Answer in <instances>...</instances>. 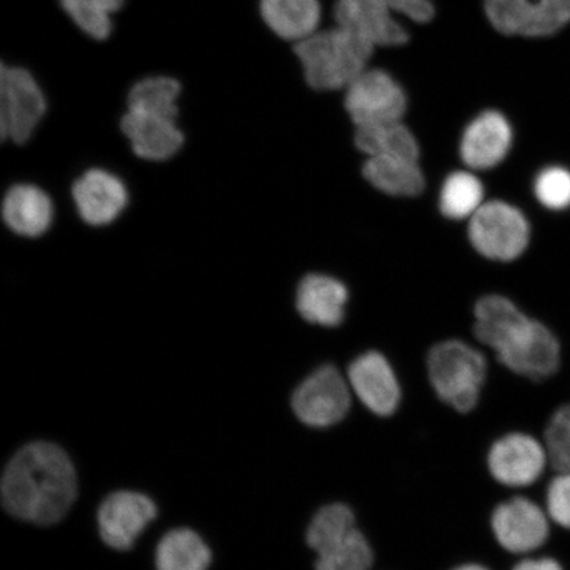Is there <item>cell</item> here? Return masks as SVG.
I'll return each instance as SVG.
<instances>
[{
	"label": "cell",
	"instance_id": "1",
	"mask_svg": "<svg viewBox=\"0 0 570 570\" xmlns=\"http://www.w3.org/2000/svg\"><path fill=\"white\" fill-rule=\"evenodd\" d=\"M474 338L489 348L505 373L534 384L558 374V338L537 320L525 316L508 297L481 298L474 309Z\"/></svg>",
	"mask_w": 570,
	"mask_h": 570
},
{
	"label": "cell",
	"instance_id": "2",
	"mask_svg": "<svg viewBox=\"0 0 570 570\" xmlns=\"http://www.w3.org/2000/svg\"><path fill=\"white\" fill-rule=\"evenodd\" d=\"M0 491L11 517L52 525L67 517L76 501V469L60 446L38 441L13 455L4 469Z\"/></svg>",
	"mask_w": 570,
	"mask_h": 570
},
{
	"label": "cell",
	"instance_id": "3",
	"mask_svg": "<svg viewBox=\"0 0 570 570\" xmlns=\"http://www.w3.org/2000/svg\"><path fill=\"white\" fill-rule=\"evenodd\" d=\"M491 372L488 355L461 338L434 342L424 358L425 380L432 394L459 415H470L480 407Z\"/></svg>",
	"mask_w": 570,
	"mask_h": 570
},
{
	"label": "cell",
	"instance_id": "4",
	"mask_svg": "<svg viewBox=\"0 0 570 570\" xmlns=\"http://www.w3.org/2000/svg\"><path fill=\"white\" fill-rule=\"evenodd\" d=\"M374 49L372 42L337 24L296 42L295 53L309 87L326 91L346 89L367 69Z\"/></svg>",
	"mask_w": 570,
	"mask_h": 570
},
{
	"label": "cell",
	"instance_id": "5",
	"mask_svg": "<svg viewBox=\"0 0 570 570\" xmlns=\"http://www.w3.org/2000/svg\"><path fill=\"white\" fill-rule=\"evenodd\" d=\"M291 415L305 430L327 432L347 422L356 409L345 368L336 362H321L292 389Z\"/></svg>",
	"mask_w": 570,
	"mask_h": 570
},
{
	"label": "cell",
	"instance_id": "6",
	"mask_svg": "<svg viewBox=\"0 0 570 570\" xmlns=\"http://www.w3.org/2000/svg\"><path fill=\"white\" fill-rule=\"evenodd\" d=\"M548 465L550 460L543 441L519 428L499 433L484 453L489 479L505 493H519L534 487Z\"/></svg>",
	"mask_w": 570,
	"mask_h": 570
},
{
	"label": "cell",
	"instance_id": "7",
	"mask_svg": "<svg viewBox=\"0 0 570 570\" xmlns=\"http://www.w3.org/2000/svg\"><path fill=\"white\" fill-rule=\"evenodd\" d=\"M489 531L499 550L519 559L537 553L548 543L551 519L544 505L529 495L508 493L491 508Z\"/></svg>",
	"mask_w": 570,
	"mask_h": 570
},
{
	"label": "cell",
	"instance_id": "8",
	"mask_svg": "<svg viewBox=\"0 0 570 570\" xmlns=\"http://www.w3.org/2000/svg\"><path fill=\"white\" fill-rule=\"evenodd\" d=\"M344 368L361 410L380 420H390L401 412L405 399L404 382L387 354L368 348L354 355Z\"/></svg>",
	"mask_w": 570,
	"mask_h": 570
},
{
	"label": "cell",
	"instance_id": "9",
	"mask_svg": "<svg viewBox=\"0 0 570 570\" xmlns=\"http://www.w3.org/2000/svg\"><path fill=\"white\" fill-rule=\"evenodd\" d=\"M47 98L30 70L0 69V135L13 145H26L46 117Z\"/></svg>",
	"mask_w": 570,
	"mask_h": 570
},
{
	"label": "cell",
	"instance_id": "10",
	"mask_svg": "<svg viewBox=\"0 0 570 570\" xmlns=\"http://www.w3.org/2000/svg\"><path fill=\"white\" fill-rule=\"evenodd\" d=\"M469 239L484 258L514 261L530 244L529 220L515 206L494 199L470 218Z\"/></svg>",
	"mask_w": 570,
	"mask_h": 570
},
{
	"label": "cell",
	"instance_id": "11",
	"mask_svg": "<svg viewBox=\"0 0 570 570\" xmlns=\"http://www.w3.org/2000/svg\"><path fill=\"white\" fill-rule=\"evenodd\" d=\"M345 107L355 127L396 122L407 110V96L387 71L366 69L346 88Z\"/></svg>",
	"mask_w": 570,
	"mask_h": 570
},
{
	"label": "cell",
	"instance_id": "12",
	"mask_svg": "<svg viewBox=\"0 0 570 570\" xmlns=\"http://www.w3.org/2000/svg\"><path fill=\"white\" fill-rule=\"evenodd\" d=\"M484 11L498 32L546 38L570 21V0H484Z\"/></svg>",
	"mask_w": 570,
	"mask_h": 570
},
{
	"label": "cell",
	"instance_id": "13",
	"mask_svg": "<svg viewBox=\"0 0 570 570\" xmlns=\"http://www.w3.org/2000/svg\"><path fill=\"white\" fill-rule=\"evenodd\" d=\"M156 515L158 509L153 499L135 491H117L99 508V534L112 550L128 551Z\"/></svg>",
	"mask_w": 570,
	"mask_h": 570
},
{
	"label": "cell",
	"instance_id": "14",
	"mask_svg": "<svg viewBox=\"0 0 570 570\" xmlns=\"http://www.w3.org/2000/svg\"><path fill=\"white\" fill-rule=\"evenodd\" d=\"M71 198L85 224L104 227L116 223L128 205L122 178L102 168H91L76 178Z\"/></svg>",
	"mask_w": 570,
	"mask_h": 570
},
{
	"label": "cell",
	"instance_id": "15",
	"mask_svg": "<svg viewBox=\"0 0 570 570\" xmlns=\"http://www.w3.org/2000/svg\"><path fill=\"white\" fill-rule=\"evenodd\" d=\"M386 0H337L334 18L376 47H401L410 35Z\"/></svg>",
	"mask_w": 570,
	"mask_h": 570
},
{
	"label": "cell",
	"instance_id": "16",
	"mask_svg": "<svg viewBox=\"0 0 570 570\" xmlns=\"http://www.w3.org/2000/svg\"><path fill=\"white\" fill-rule=\"evenodd\" d=\"M120 131L130 142L132 153L147 161L173 159L184 146L185 135L177 119L128 110L120 119Z\"/></svg>",
	"mask_w": 570,
	"mask_h": 570
},
{
	"label": "cell",
	"instance_id": "17",
	"mask_svg": "<svg viewBox=\"0 0 570 570\" xmlns=\"http://www.w3.org/2000/svg\"><path fill=\"white\" fill-rule=\"evenodd\" d=\"M512 145V128L503 114H480L462 135L460 154L463 163L475 170L491 169L503 161Z\"/></svg>",
	"mask_w": 570,
	"mask_h": 570
},
{
	"label": "cell",
	"instance_id": "18",
	"mask_svg": "<svg viewBox=\"0 0 570 570\" xmlns=\"http://www.w3.org/2000/svg\"><path fill=\"white\" fill-rule=\"evenodd\" d=\"M313 570H375L377 554L362 524L347 527L309 548Z\"/></svg>",
	"mask_w": 570,
	"mask_h": 570
},
{
	"label": "cell",
	"instance_id": "19",
	"mask_svg": "<svg viewBox=\"0 0 570 570\" xmlns=\"http://www.w3.org/2000/svg\"><path fill=\"white\" fill-rule=\"evenodd\" d=\"M2 217L6 226L19 237L39 238L53 224L52 198L38 185H13L3 198Z\"/></svg>",
	"mask_w": 570,
	"mask_h": 570
},
{
	"label": "cell",
	"instance_id": "20",
	"mask_svg": "<svg viewBox=\"0 0 570 570\" xmlns=\"http://www.w3.org/2000/svg\"><path fill=\"white\" fill-rule=\"evenodd\" d=\"M347 298L345 284L327 275L312 274L298 285L296 306L306 323L336 330L344 323Z\"/></svg>",
	"mask_w": 570,
	"mask_h": 570
},
{
	"label": "cell",
	"instance_id": "21",
	"mask_svg": "<svg viewBox=\"0 0 570 570\" xmlns=\"http://www.w3.org/2000/svg\"><path fill=\"white\" fill-rule=\"evenodd\" d=\"M263 21L283 40L298 42L317 31L320 0H261Z\"/></svg>",
	"mask_w": 570,
	"mask_h": 570
},
{
	"label": "cell",
	"instance_id": "22",
	"mask_svg": "<svg viewBox=\"0 0 570 570\" xmlns=\"http://www.w3.org/2000/svg\"><path fill=\"white\" fill-rule=\"evenodd\" d=\"M363 176L374 188L390 196L413 197L424 189V176L419 160L368 156L363 164Z\"/></svg>",
	"mask_w": 570,
	"mask_h": 570
},
{
	"label": "cell",
	"instance_id": "23",
	"mask_svg": "<svg viewBox=\"0 0 570 570\" xmlns=\"http://www.w3.org/2000/svg\"><path fill=\"white\" fill-rule=\"evenodd\" d=\"M155 562L158 570H208L212 553L198 533L177 529L160 540Z\"/></svg>",
	"mask_w": 570,
	"mask_h": 570
},
{
	"label": "cell",
	"instance_id": "24",
	"mask_svg": "<svg viewBox=\"0 0 570 570\" xmlns=\"http://www.w3.org/2000/svg\"><path fill=\"white\" fill-rule=\"evenodd\" d=\"M355 145L367 156L419 160L420 148L407 126L396 122L355 127Z\"/></svg>",
	"mask_w": 570,
	"mask_h": 570
},
{
	"label": "cell",
	"instance_id": "25",
	"mask_svg": "<svg viewBox=\"0 0 570 570\" xmlns=\"http://www.w3.org/2000/svg\"><path fill=\"white\" fill-rule=\"evenodd\" d=\"M181 83L169 76L142 78L128 91L127 109L177 119Z\"/></svg>",
	"mask_w": 570,
	"mask_h": 570
},
{
	"label": "cell",
	"instance_id": "26",
	"mask_svg": "<svg viewBox=\"0 0 570 570\" xmlns=\"http://www.w3.org/2000/svg\"><path fill=\"white\" fill-rule=\"evenodd\" d=\"M483 185L473 174L459 170L446 177L440 194V210L449 219L472 218L481 208Z\"/></svg>",
	"mask_w": 570,
	"mask_h": 570
},
{
	"label": "cell",
	"instance_id": "27",
	"mask_svg": "<svg viewBox=\"0 0 570 570\" xmlns=\"http://www.w3.org/2000/svg\"><path fill=\"white\" fill-rule=\"evenodd\" d=\"M62 10L95 40H106L112 32V16L122 9L125 0H59Z\"/></svg>",
	"mask_w": 570,
	"mask_h": 570
},
{
	"label": "cell",
	"instance_id": "28",
	"mask_svg": "<svg viewBox=\"0 0 570 570\" xmlns=\"http://www.w3.org/2000/svg\"><path fill=\"white\" fill-rule=\"evenodd\" d=\"M541 205L551 210H566L570 206V170L548 167L538 175L533 185Z\"/></svg>",
	"mask_w": 570,
	"mask_h": 570
},
{
	"label": "cell",
	"instance_id": "29",
	"mask_svg": "<svg viewBox=\"0 0 570 570\" xmlns=\"http://www.w3.org/2000/svg\"><path fill=\"white\" fill-rule=\"evenodd\" d=\"M544 509L551 522L570 530V474L558 473L548 482Z\"/></svg>",
	"mask_w": 570,
	"mask_h": 570
},
{
	"label": "cell",
	"instance_id": "30",
	"mask_svg": "<svg viewBox=\"0 0 570 570\" xmlns=\"http://www.w3.org/2000/svg\"><path fill=\"white\" fill-rule=\"evenodd\" d=\"M396 16H403L415 23H428L434 16L432 0H387Z\"/></svg>",
	"mask_w": 570,
	"mask_h": 570
},
{
	"label": "cell",
	"instance_id": "31",
	"mask_svg": "<svg viewBox=\"0 0 570 570\" xmlns=\"http://www.w3.org/2000/svg\"><path fill=\"white\" fill-rule=\"evenodd\" d=\"M509 570H564V568L551 556L530 554L517 559Z\"/></svg>",
	"mask_w": 570,
	"mask_h": 570
},
{
	"label": "cell",
	"instance_id": "32",
	"mask_svg": "<svg viewBox=\"0 0 570 570\" xmlns=\"http://www.w3.org/2000/svg\"><path fill=\"white\" fill-rule=\"evenodd\" d=\"M446 570H497V569L493 566L489 564V562L480 560V559H465V560L454 562V564L449 567Z\"/></svg>",
	"mask_w": 570,
	"mask_h": 570
},
{
	"label": "cell",
	"instance_id": "33",
	"mask_svg": "<svg viewBox=\"0 0 570 570\" xmlns=\"http://www.w3.org/2000/svg\"><path fill=\"white\" fill-rule=\"evenodd\" d=\"M376 570H380V569H376Z\"/></svg>",
	"mask_w": 570,
	"mask_h": 570
}]
</instances>
